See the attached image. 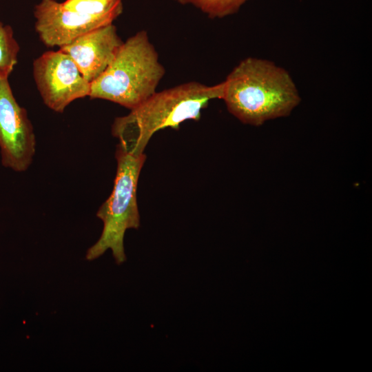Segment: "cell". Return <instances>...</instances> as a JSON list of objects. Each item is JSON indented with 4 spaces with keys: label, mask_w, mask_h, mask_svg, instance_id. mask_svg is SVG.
<instances>
[{
    "label": "cell",
    "mask_w": 372,
    "mask_h": 372,
    "mask_svg": "<svg viewBox=\"0 0 372 372\" xmlns=\"http://www.w3.org/2000/svg\"><path fill=\"white\" fill-rule=\"evenodd\" d=\"M116 174L113 189L101 205L96 216L103 223L99 240L87 251L86 259L93 260L110 249L117 265L126 260L124 236L128 229H138L140 216L137 204V187L146 156L132 154L117 145Z\"/></svg>",
    "instance_id": "4"
},
{
    "label": "cell",
    "mask_w": 372,
    "mask_h": 372,
    "mask_svg": "<svg viewBox=\"0 0 372 372\" xmlns=\"http://www.w3.org/2000/svg\"><path fill=\"white\" fill-rule=\"evenodd\" d=\"M165 74L147 32L140 30L123 41L112 63L91 83L89 97L132 110L156 92Z\"/></svg>",
    "instance_id": "3"
},
{
    "label": "cell",
    "mask_w": 372,
    "mask_h": 372,
    "mask_svg": "<svg viewBox=\"0 0 372 372\" xmlns=\"http://www.w3.org/2000/svg\"><path fill=\"white\" fill-rule=\"evenodd\" d=\"M34 28L47 47L59 48L94 29L114 23L111 19L82 14L56 0H41L34 8Z\"/></svg>",
    "instance_id": "7"
},
{
    "label": "cell",
    "mask_w": 372,
    "mask_h": 372,
    "mask_svg": "<svg viewBox=\"0 0 372 372\" xmlns=\"http://www.w3.org/2000/svg\"><path fill=\"white\" fill-rule=\"evenodd\" d=\"M19 50L11 26L0 21V79L9 77L17 63Z\"/></svg>",
    "instance_id": "10"
},
{
    "label": "cell",
    "mask_w": 372,
    "mask_h": 372,
    "mask_svg": "<svg viewBox=\"0 0 372 372\" xmlns=\"http://www.w3.org/2000/svg\"><path fill=\"white\" fill-rule=\"evenodd\" d=\"M223 89V81L214 85L189 81L156 92L128 114L116 118L112 134L124 150L141 154L156 132L177 130L185 121L199 120L211 100L222 99Z\"/></svg>",
    "instance_id": "2"
},
{
    "label": "cell",
    "mask_w": 372,
    "mask_h": 372,
    "mask_svg": "<svg viewBox=\"0 0 372 372\" xmlns=\"http://www.w3.org/2000/svg\"><path fill=\"white\" fill-rule=\"evenodd\" d=\"M33 76L43 103L55 112L63 113L72 101L89 96L90 83L60 49L45 52L34 61Z\"/></svg>",
    "instance_id": "5"
},
{
    "label": "cell",
    "mask_w": 372,
    "mask_h": 372,
    "mask_svg": "<svg viewBox=\"0 0 372 372\" xmlns=\"http://www.w3.org/2000/svg\"><path fill=\"white\" fill-rule=\"evenodd\" d=\"M223 83L222 99L228 111L250 125L288 116L301 101L290 73L265 59H242Z\"/></svg>",
    "instance_id": "1"
},
{
    "label": "cell",
    "mask_w": 372,
    "mask_h": 372,
    "mask_svg": "<svg viewBox=\"0 0 372 372\" xmlns=\"http://www.w3.org/2000/svg\"><path fill=\"white\" fill-rule=\"evenodd\" d=\"M182 5H190L210 19H222L238 12L248 0H175Z\"/></svg>",
    "instance_id": "11"
},
{
    "label": "cell",
    "mask_w": 372,
    "mask_h": 372,
    "mask_svg": "<svg viewBox=\"0 0 372 372\" xmlns=\"http://www.w3.org/2000/svg\"><path fill=\"white\" fill-rule=\"evenodd\" d=\"M63 6L74 12L114 21L123 12L122 0H65Z\"/></svg>",
    "instance_id": "9"
},
{
    "label": "cell",
    "mask_w": 372,
    "mask_h": 372,
    "mask_svg": "<svg viewBox=\"0 0 372 372\" xmlns=\"http://www.w3.org/2000/svg\"><path fill=\"white\" fill-rule=\"evenodd\" d=\"M0 149L2 165L24 172L36 151V137L25 108L15 99L8 78L0 79Z\"/></svg>",
    "instance_id": "6"
},
{
    "label": "cell",
    "mask_w": 372,
    "mask_h": 372,
    "mask_svg": "<svg viewBox=\"0 0 372 372\" xmlns=\"http://www.w3.org/2000/svg\"><path fill=\"white\" fill-rule=\"evenodd\" d=\"M123 43L112 23L91 30L59 49L70 56L91 84L112 63Z\"/></svg>",
    "instance_id": "8"
}]
</instances>
